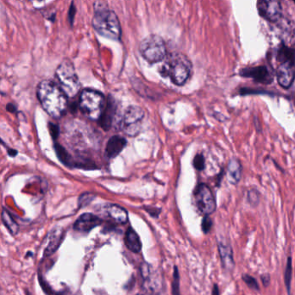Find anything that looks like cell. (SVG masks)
<instances>
[{"instance_id":"33","label":"cell","mask_w":295,"mask_h":295,"mask_svg":"<svg viewBox=\"0 0 295 295\" xmlns=\"http://www.w3.org/2000/svg\"><path fill=\"white\" fill-rule=\"evenodd\" d=\"M212 295H220L219 293V289H218V285L215 284L214 287H213V289H212Z\"/></svg>"},{"instance_id":"2","label":"cell","mask_w":295,"mask_h":295,"mask_svg":"<svg viewBox=\"0 0 295 295\" xmlns=\"http://www.w3.org/2000/svg\"><path fill=\"white\" fill-rule=\"evenodd\" d=\"M92 27L104 38L112 40L121 39L122 29L120 22L114 12L105 7H99L92 17Z\"/></svg>"},{"instance_id":"31","label":"cell","mask_w":295,"mask_h":295,"mask_svg":"<svg viewBox=\"0 0 295 295\" xmlns=\"http://www.w3.org/2000/svg\"><path fill=\"white\" fill-rule=\"evenodd\" d=\"M75 7L74 6V4L71 5L70 6V9H69V23L71 25H73V23H74V18H75Z\"/></svg>"},{"instance_id":"9","label":"cell","mask_w":295,"mask_h":295,"mask_svg":"<svg viewBox=\"0 0 295 295\" xmlns=\"http://www.w3.org/2000/svg\"><path fill=\"white\" fill-rule=\"evenodd\" d=\"M194 199L198 209L205 215H210L215 211V197L212 190L207 185L200 184L195 188Z\"/></svg>"},{"instance_id":"12","label":"cell","mask_w":295,"mask_h":295,"mask_svg":"<svg viewBox=\"0 0 295 295\" xmlns=\"http://www.w3.org/2000/svg\"><path fill=\"white\" fill-rule=\"evenodd\" d=\"M240 75L244 77L251 78L261 84H270L273 80L269 69L264 66L243 69L240 72Z\"/></svg>"},{"instance_id":"35","label":"cell","mask_w":295,"mask_h":295,"mask_svg":"<svg viewBox=\"0 0 295 295\" xmlns=\"http://www.w3.org/2000/svg\"><path fill=\"white\" fill-rule=\"evenodd\" d=\"M8 154L11 156H16L17 155V150H15V149H8Z\"/></svg>"},{"instance_id":"27","label":"cell","mask_w":295,"mask_h":295,"mask_svg":"<svg viewBox=\"0 0 295 295\" xmlns=\"http://www.w3.org/2000/svg\"><path fill=\"white\" fill-rule=\"evenodd\" d=\"M212 219L208 217V216H206L204 218L203 221H202V230L205 233H208L210 232V230L212 228Z\"/></svg>"},{"instance_id":"18","label":"cell","mask_w":295,"mask_h":295,"mask_svg":"<svg viewBox=\"0 0 295 295\" xmlns=\"http://www.w3.org/2000/svg\"><path fill=\"white\" fill-rule=\"evenodd\" d=\"M124 242L127 248L134 253H139L142 249V243H141L140 238L138 235V233L129 227L127 230L124 237Z\"/></svg>"},{"instance_id":"26","label":"cell","mask_w":295,"mask_h":295,"mask_svg":"<svg viewBox=\"0 0 295 295\" xmlns=\"http://www.w3.org/2000/svg\"><path fill=\"white\" fill-rule=\"evenodd\" d=\"M291 274H292V268H291V259H288L287 261V269H286V273H285V281H286V285H287V289L290 291V281H291Z\"/></svg>"},{"instance_id":"10","label":"cell","mask_w":295,"mask_h":295,"mask_svg":"<svg viewBox=\"0 0 295 295\" xmlns=\"http://www.w3.org/2000/svg\"><path fill=\"white\" fill-rule=\"evenodd\" d=\"M258 9L260 14L271 22L280 19L282 13L280 0H258Z\"/></svg>"},{"instance_id":"28","label":"cell","mask_w":295,"mask_h":295,"mask_svg":"<svg viewBox=\"0 0 295 295\" xmlns=\"http://www.w3.org/2000/svg\"><path fill=\"white\" fill-rule=\"evenodd\" d=\"M93 195L89 194V193H85V194L81 195L80 197V200H79V204H80V207H84V206H86L88 205L89 202L92 201L93 197Z\"/></svg>"},{"instance_id":"16","label":"cell","mask_w":295,"mask_h":295,"mask_svg":"<svg viewBox=\"0 0 295 295\" xmlns=\"http://www.w3.org/2000/svg\"><path fill=\"white\" fill-rule=\"evenodd\" d=\"M116 109L117 106H115L114 101L109 100L108 103L106 104V108L104 110L103 114L100 118L101 125L104 129L108 130L112 128L113 119L116 115Z\"/></svg>"},{"instance_id":"34","label":"cell","mask_w":295,"mask_h":295,"mask_svg":"<svg viewBox=\"0 0 295 295\" xmlns=\"http://www.w3.org/2000/svg\"><path fill=\"white\" fill-rule=\"evenodd\" d=\"M261 280L264 281V283L265 284V286H267V284L268 282L270 281V276L269 275H264L263 277H261Z\"/></svg>"},{"instance_id":"29","label":"cell","mask_w":295,"mask_h":295,"mask_svg":"<svg viewBox=\"0 0 295 295\" xmlns=\"http://www.w3.org/2000/svg\"><path fill=\"white\" fill-rule=\"evenodd\" d=\"M49 128L52 138H54V139H56L58 138V136H59V133H60L58 125H56L55 123H49Z\"/></svg>"},{"instance_id":"7","label":"cell","mask_w":295,"mask_h":295,"mask_svg":"<svg viewBox=\"0 0 295 295\" xmlns=\"http://www.w3.org/2000/svg\"><path fill=\"white\" fill-rule=\"evenodd\" d=\"M142 287L149 295H160L163 289L162 277L158 270L150 264L144 263L140 268Z\"/></svg>"},{"instance_id":"23","label":"cell","mask_w":295,"mask_h":295,"mask_svg":"<svg viewBox=\"0 0 295 295\" xmlns=\"http://www.w3.org/2000/svg\"><path fill=\"white\" fill-rule=\"evenodd\" d=\"M173 294L181 295L180 292V275L177 267H175L174 269V276H173L172 283Z\"/></svg>"},{"instance_id":"20","label":"cell","mask_w":295,"mask_h":295,"mask_svg":"<svg viewBox=\"0 0 295 295\" xmlns=\"http://www.w3.org/2000/svg\"><path fill=\"white\" fill-rule=\"evenodd\" d=\"M62 239H63L62 230H54V232H52L50 239H49V245L47 246L46 250L44 253L45 255L49 256V255H51L53 253H55L56 249L60 246V244H61Z\"/></svg>"},{"instance_id":"13","label":"cell","mask_w":295,"mask_h":295,"mask_svg":"<svg viewBox=\"0 0 295 295\" xmlns=\"http://www.w3.org/2000/svg\"><path fill=\"white\" fill-rule=\"evenodd\" d=\"M102 223V220L97 216L92 213H85L80 216L75 223L74 228L75 231L80 232H88L99 226Z\"/></svg>"},{"instance_id":"4","label":"cell","mask_w":295,"mask_h":295,"mask_svg":"<svg viewBox=\"0 0 295 295\" xmlns=\"http://www.w3.org/2000/svg\"><path fill=\"white\" fill-rule=\"evenodd\" d=\"M55 77L60 89L68 97H75L80 92V80L71 60L65 59L60 62L55 71Z\"/></svg>"},{"instance_id":"14","label":"cell","mask_w":295,"mask_h":295,"mask_svg":"<svg viewBox=\"0 0 295 295\" xmlns=\"http://www.w3.org/2000/svg\"><path fill=\"white\" fill-rule=\"evenodd\" d=\"M127 142L125 138L120 136H114L110 138L106 144V155L108 158H114L118 156L123 151L124 147L126 146Z\"/></svg>"},{"instance_id":"5","label":"cell","mask_w":295,"mask_h":295,"mask_svg":"<svg viewBox=\"0 0 295 295\" xmlns=\"http://www.w3.org/2000/svg\"><path fill=\"white\" fill-rule=\"evenodd\" d=\"M106 106V99L101 92L86 89L80 93L79 102L80 111L91 120H100Z\"/></svg>"},{"instance_id":"19","label":"cell","mask_w":295,"mask_h":295,"mask_svg":"<svg viewBox=\"0 0 295 295\" xmlns=\"http://www.w3.org/2000/svg\"><path fill=\"white\" fill-rule=\"evenodd\" d=\"M241 175H242V167H241L239 160L237 159H232L228 164V169H227L228 181L232 184L238 183V181H240Z\"/></svg>"},{"instance_id":"22","label":"cell","mask_w":295,"mask_h":295,"mask_svg":"<svg viewBox=\"0 0 295 295\" xmlns=\"http://www.w3.org/2000/svg\"><path fill=\"white\" fill-rule=\"evenodd\" d=\"M55 150L57 157L67 167H75V160L73 159L69 152L59 144H55Z\"/></svg>"},{"instance_id":"11","label":"cell","mask_w":295,"mask_h":295,"mask_svg":"<svg viewBox=\"0 0 295 295\" xmlns=\"http://www.w3.org/2000/svg\"><path fill=\"white\" fill-rule=\"evenodd\" d=\"M276 78L280 86L289 88L295 78V60H287L280 62L276 70Z\"/></svg>"},{"instance_id":"24","label":"cell","mask_w":295,"mask_h":295,"mask_svg":"<svg viewBox=\"0 0 295 295\" xmlns=\"http://www.w3.org/2000/svg\"><path fill=\"white\" fill-rule=\"evenodd\" d=\"M243 280H244V282L249 286L250 288L252 289L258 290L259 289V286H258L257 281L255 278H253L252 276L250 275H244V277H243Z\"/></svg>"},{"instance_id":"6","label":"cell","mask_w":295,"mask_h":295,"mask_svg":"<svg viewBox=\"0 0 295 295\" xmlns=\"http://www.w3.org/2000/svg\"><path fill=\"white\" fill-rule=\"evenodd\" d=\"M140 52L142 56L150 63L160 62L166 58V44L159 36L150 35L142 41Z\"/></svg>"},{"instance_id":"32","label":"cell","mask_w":295,"mask_h":295,"mask_svg":"<svg viewBox=\"0 0 295 295\" xmlns=\"http://www.w3.org/2000/svg\"><path fill=\"white\" fill-rule=\"evenodd\" d=\"M6 109H7L8 112L14 113V112H17V106L13 105V104H8L7 106H6Z\"/></svg>"},{"instance_id":"25","label":"cell","mask_w":295,"mask_h":295,"mask_svg":"<svg viewBox=\"0 0 295 295\" xmlns=\"http://www.w3.org/2000/svg\"><path fill=\"white\" fill-rule=\"evenodd\" d=\"M193 166L197 170H203L205 168V158L202 155H197L193 159Z\"/></svg>"},{"instance_id":"8","label":"cell","mask_w":295,"mask_h":295,"mask_svg":"<svg viewBox=\"0 0 295 295\" xmlns=\"http://www.w3.org/2000/svg\"><path fill=\"white\" fill-rule=\"evenodd\" d=\"M144 118V112L138 106H129L123 115L121 122V129L126 135L135 137L141 129Z\"/></svg>"},{"instance_id":"3","label":"cell","mask_w":295,"mask_h":295,"mask_svg":"<svg viewBox=\"0 0 295 295\" xmlns=\"http://www.w3.org/2000/svg\"><path fill=\"white\" fill-rule=\"evenodd\" d=\"M161 73L169 77L173 83L182 86L189 79L192 73V63L186 55L173 54L167 58Z\"/></svg>"},{"instance_id":"21","label":"cell","mask_w":295,"mask_h":295,"mask_svg":"<svg viewBox=\"0 0 295 295\" xmlns=\"http://www.w3.org/2000/svg\"><path fill=\"white\" fill-rule=\"evenodd\" d=\"M1 218H2V221H3V223H5V225L8 229L10 233L13 236L17 235V233H18V231H19V226H18V224L15 220L14 218L12 217V214L9 212V211L4 209L2 211Z\"/></svg>"},{"instance_id":"30","label":"cell","mask_w":295,"mask_h":295,"mask_svg":"<svg viewBox=\"0 0 295 295\" xmlns=\"http://www.w3.org/2000/svg\"><path fill=\"white\" fill-rule=\"evenodd\" d=\"M249 200L251 204H257L259 202V200H260V197H259V194H258L256 191H250L249 192Z\"/></svg>"},{"instance_id":"15","label":"cell","mask_w":295,"mask_h":295,"mask_svg":"<svg viewBox=\"0 0 295 295\" xmlns=\"http://www.w3.org/2000/svg\"><path fill=\"white\" fill-rule=\"evenodd\" d=\"M104 212L108 218L118 223H125L128 220V213L122 207L108 205L104 208Z\"/></svg>"},{"instance_id":"17","label":"cell","mask_w":295,"mask_h":295,"mask_svg":"<svg viewBox=\"0 0 295 295\" xmlns=\"http://www.w3.org/2000/svg\"><path fill=\"white\" fill-rule=\"evenodd\" d=\"M218 251H219L223 268L225 270H232L234 267L232 247L230 246L229 244H226V243L220 242L218 244Z\"/></svg>"},{"instance_id":"1","label":"cell","mask_w":295,"mask_h":295,"mask_svg":"<svg viewBox=\"0 0 295 295\" xmlns=\"http://www.w3.org/2000/svg\"><path fill=\"white\" fill-rule=\"evenodd\" d=\"M38 101L43 109L53 118H60L69 108L68 96L52 80H42L37 90Z\"/></svg>"},{"instance_id":"36","label":"cell","mask_w":295,"mask_h":295,"mask_svg":"<svg viewBox=\"0 0 295 295\" xmlns=\"http://www.w3.org/2000/svg\"><path fill=\"white\" fill-rule=\"evenodd\" d=\"M137 295H143V294H137Z\"/></svg>"}]
</instances>
